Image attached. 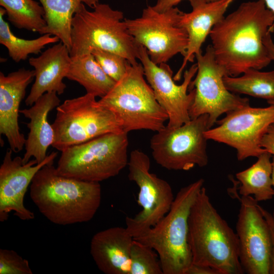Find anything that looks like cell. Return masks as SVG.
Returning <instances> with one entry per match:
<instances>
[{
  "label": "cell",
  "instance_id": "6da1fadb",
  "mask_svg": "<svg viewBox=\"0 0 274 274\" xmlns=\"http://www.w3.org/2000/svg\"><path fill=\"white\" fill-rule=\"evenodd\" d=\"M274 14L264 0L242 3L212 28L211 46L226 75L237 77L249 68L260 70L272 61L263 43L272 32Z\"/></svg>",
  "mask_w": 274,
  "mask_h": 274
},
{
  "label": "cell",
  "instance_id": "7a4b0ae2",
  "mask_svg": "<svg viewBox=\"0 0 274 274\" xmlns=\"http://www.w3.org/2000/svg\"><path fill=\"white\" fill-rule=\"evenodd\" d=\"M54 161L34 176L30 197L40 212L52 223L67 225L91 220L101 203L99 182L83 181L59 174Z\"/></svg>",
  "mask_w": 274,
  "mask_h": 274
},
{
  "label": "cell",
  "instance_id": "3957f363",
  "mask_svg": "<svg viewBox=\"0 0 274 274\" xmlns=\"http://www.w3.org/2000/svg\"><path fill=\"white\" fill-rule=\"evenodd\" d=\"M188 243L192 263L210 266L220 274L244 273L236 233L214 207L203 186L191 208Z\"/></svg>",
  "mask_w": 274,
  "mask_h": 274
},
{
  "label": "cell",
  "instance_id": "277c9868",
  "mask_svg": "<svg viewBox=\"0 0 274 274\" xmlns=\"http://www.w3.org/2000/svg\"><path fill=\"white\" fill-rule=\"evenodd\" d=\"M200 178L178 191L168 213L154 226L134 238L157 253L163 274H185L192 262L188 243V220L203 186Z\"/></svg>",
  "mask_w": 274,
  "mask_h": 274
},
{
  "label": "cell",
  "instance_id": "5b68a950",
  "mask_svg": "<svg viewBox=\"0 0 274 274\" xmlns=\"http://www.w3.org/2000/svg\"><path fill=\"white\" fill-rule=\"evenodd\" d=\"M92 9L83 4L73 18L71 57L99 49L120 55L132 65L138 63L141 45L128 32L123 12L99 3Z\"/></svg>",
  "mask_w": 274,
  "mask_h": 274
},
{
  "label": "cell",
  "instance_id": "8992f818",
  "mask_svg": "<svg viewBox=\"0 0 274 274\" xmlns=\"http://www.w3.org/2000/svg\"><path fill=\"white\" fill-rule=\"evenodd\" d=\"M144 77L141 63H130L123 77L98 100L115 115L127 133L142 129L157 132L165 126L168 119Z\"/></svg>",
  "mask_w": 274,
  "mask_h": 274
},
{
  "label": "cell",
  "instance_id": "52a82bcc",
  "mask_svg": "<svg viewBox=\"0 0 274 274\" xmlns=\"http://www.w3.org/2000/svg\"><path fill=\"white\" fill-rule=\"evenodd\" d=\"M127 134L108 133L65 149L56 167L58 173L99 183L118 175L128 162Z\"/></svg>",
  "mask_w": 274,
  "mask_h": 274
},
{
  "label": "cell",
  "instance_id": "ba28073f",
  "mask_svg": "<svg viewBox=\"0 0 274 274\" xmlns=\"http://www.w3.org/2000/svg\"><path fill=\"white\" fill-rule=\"evenodd\" d=\"M93 95L66 99L57 108L52 124V146L61 152L100 135L123 131L115 115L101 105Z\"/></svg>",
  "mask_w": 274,
  "mask_h": 274
},
{
  "label": "cell",
  "instance_id": "9c48e42d",
  "mask_svg": "<svg viewBox=\"0 0 274 274\" xmlns=\"http://www.w3.org/2000/svg\"><path fill=\"white\" fill-rule=\"evenodd\" d=\"M209 115L203 114L176 127L165 126L150 140L152 155L155 162L168 170H189L208 163L204 132Z\"/></svg>",
  "mask_w": 274,
  "mask_h": 274
},
{
  "label": "cell",
  "instance_id": "30bf717a",
  "mask_svg": "<svg viewBox=\"0 0 274 274\" xmlns=\"http://www.w3.org/2000/svg\"><path fill=\"white\" fill-rule=\"evenodd\" d=\"M184 12L175 7L162 13L148 6L142 15L124 18L128 32L144 46L151 61L156 64L166 63L180 53L185 56L188 36L181 24Z\"/></svg>",
  "mask_w": 274,
  "mask_h": 274
},
{
  "label": "cell",
  "instance_id": "8fae6325",
  "mask_svg": "<svg viewBox=\"0 0 274 274\" xmlns=\"http://www.w3.org/2000/svg\"><path fill=\"white\" fill-rule=\"evenodd\" d=\"M128 179L138 186V203L142 210L126 217V228L136 238L158 223L169 211L175 197L170 184L150 171V159L143 151L131 152L127 164Z\"/></svg>",
  "mask_w": 274,
  "mask_h": 274
},
{
  "label": "cell",
  "instance_id": "7c38bea8",
  "mask_svg": "<svg viewBox=\"0 0 274 274\" xmlns=\"http://www.w3.org/2000/svg\"><path fill=\"white\" fill-rule=\"evenodd\" d=\"M195 58L197 71L189 86V91L194 88L195 94L189 115L193 119L208 114L210 129L223 114L249 106V99L227 89L223 81L226 72L216 61L211 45L203 54L201 51Z\"/></svg>",
  "mask_w": 274,
  "mask_h": 274
},
{
  "label": "cell",
  "instance_id": "4fadbf2b",
  "mask_svg": "<svg viewBox=\"0 0 274 274\" xmlns=\"http://www.w3.org/2000/svg\"><path fill=\"white\" fill-rule=\"evenodd\" d=\"M216 123L217 127L205 131L208 140L234 148L239 161L258 157L265 152L261 147V141L269 126L274 123V106L253 108L249 105L228 112Z\"/></svg>",
  "mask_w": 274,
  "mask_h": 274
},
{
  "label": "cell",
  "instance_id": "5bb4252c",
  "mask_svg": "<svg viewBox=\"0 0 274 274\" xmlns=\"http://www.w3.org/2000/svg\"><path fill=\"white\" fill-rule=\"evenodd\" d=\"M139 59L157 101L167 114L166 126L176 127L189 121V110L195 94L194 88L189 91V86L197 73V63L185 71L183 83L177 85L173 78V72L170 66L166 63L156 64L152 62L146 49L141 45Z\"/></svg>",
  "mask_w": 274,
  "mask_h": 274
},
{
  "label": "cell",
  "instance_id": "9a60e30c",
  "mask_svg": "<svg viewBox=\"0 0 274 274\" xmlns=\"http://www.w3.org/2000/svg\"><path fill=\"white\" fill-rule=\"evenodd\" d=\"M258 202L242 196L236 225L239 259L244 273L269 274L270 235Z\"/></svg>",
  "mask_w": 274,
  "mask_h": 274
},
{
  "label": "cell",
  "instance_id": "2e32d148",
  "mask_svg": "<svg viewBox=\"0 0 274 274\" xmlns=\"http://www.w3.org/2000/svg\"><path fill=\"white\" fill-rule=\"evenodd\" d=\"M12 152L8 149L0 167V221L2 222L8 220L11 212L21 220L34 219V213L24 204L25 193L36 173L57 156L56 152H52L40 163L35 159L24 163L20 156L12 158Z\"/></svg>",
  "mask_w": 274,
  "mask_h": 274
},
{
  "label": "cell",
  "instance_id": "e0dca14e",
  "mask_svg": "<svg viewBox=\"0 0 274 274\" xmlns=\"http://www.w3.org/2000/svg\"><path fill=\"white\" fill-rule=\"evenodd\" d=\"M35 71L21 68L5 75L0 72V133L7 139L13 152L21 151L26 139L20 131L19 107Z\"/></svg>",
  "mask_w": 274,
  "mask_h": 274
},
{
  "label": "cell",
  "instance_id": "ac0fdd59",
  "mask_svg": "<svg viewBox=\"0 0 274 274\" xmlns=\"http://www.w3.org/2000/svg\"><path fill=\"white\" fill-rule=\"evenodd\" d=\"M192 11L184 13L181 24L186 30L188 45L182 64L175 75V81H179L187 62H193L195 56L201 52V47L213 27L224 17L230 5L234 0H188Z\"/></svg>",
  "mask_w": 274,
  "mask_h": 274
},
{
  "label": "cell",
  "instance_id": "d6986e66",
  "mask_svg": "<svg viewBox=\"0 0 274 274\" xmlns=\"http://www.w3.org/2000/svg\"><path fill=\"white\" fill-rule=\"evenodd\" d=\"M71 56L67 46L61 42L48 48L38 57L29 58V64L34 68L35 82L25 100L31 106L44 93H64L66 85L63 82L68 72Z\"/></svg>",
  "mask_w": 274,
  "mask_h": 274
},
{
  "label": "cell",
  "instance_id": "ffe728a7",
  "mask_svg": "<svg viewBox=\"0 0 274 274\" xmlns=\"http://www.w3.org/2000/svg\"><path fill=\"white\" fill-rule=\"evenodd\" d=\"M134 241L126 227H112L92 237L90 252L98 268L106 274H129Z\"/></svg>",
  "mask_w": 274,
  "mask_h": 274
},
{
  "label": "cell",
  "instance_id": "44dd1931",
  "mask_svg": "<svg viewBox=\"0 0 274 274\" xmlns=\"http://www.w3.org/2000/svg\"><path fill=\"white\" fill-rule=\"evenodd\" d=\"M56 92L44 93L28 109L19 112L29 119L26 124L29 131L25 143V152L22 157L25 163L33 157L38 163L47 157V151L54 141V133L52 124L48 120L49 112L57 108L60 100Z\"/></svg>",
  "mask_w": 274,
  "mask_h": 274
},
{
  "label": "cell",
  "instance_id": "7402d4cb",
  "mask_svg": "<svg viewBox=\"0 0 274 274\" xmlns=\"http://www.w3.org/2000/svg\"><path fill=\"white\" fill-rule=\"evenodd\" d=\"M45 10L46 26L43 34L57 37L69 51L73 18L83 4L94 9L99 0H39Z\"/></svg>",
  "mask_w": 274,
  "mask_h": 274
},
{
  "label": "cell",
  "instance_id": "603a6c76",
  "mask_svg": "<svg viewBox=\"0 0 274 274\" xmlns=\"http://www.w3.org/2000/svg\"><path fill=\"white\" fill-rule=\"evenodd\" d=\"M71 58L66 78L84 87L86 93L101 98L115 85L116 82L106 74L92 54Z\"/></svg>",
  "mask_w": 274,
  "mask_h": 274
},
{
  "label": "cell",
  "instance_id": "cb8c5ba5",
  "mask_svg": "<svg viewBox=\"0 0 274 274\" xmlns=\"http://www.w3.org/2000/svg\"><path fill=\"white\" fill-rule=\"evenodd\" d=\"M272 156L269 153L264 152L257 157V161L252 165L236 174L241 184L239 193L242 196H252L257 202L273 198Z\"/></svg>",
  "mask_w": 274,
  "mask_h": 274
},
{
  "label": "cell",
  "instance_id": "d4e9b609",
  "mask_svg": "<svg viewBox=\"0 0 274 274\" xmlns=\"http://www.w3.org/2000/svg\"><path fill=\"white\" fill-rule=\"evenodd\" d=\"M6 11L0 8V43L8 50L9 56L16 62L27 59L30 54L38 55L49 44L57 43L59 39L49 33L42 35L35 39L27 40L17 37L4 19Z\"/></svg>",
  "mask_w": 274,
  "mask_h": 274
},
{
  "label": "cell",
  "instance_id": "484cf974",
  "mask_svg": "<svg viewBox=\"0 0 274 274\" xmlns=\"http://www.w3.org/2000/svg\"><path fill=\"white\" fill-rule=\"evenodd\" d=\"M241 76L225 75L224 83L232 93L244 94L267 100L274 99V71L249 68Z\"/></svg>",
  "mask_w": 274,
  "mask_h": 274
},
{
  "label": "cell",
  "instance_id": "4316f807",
  "mask_svg": "<svg viewBox=\"0 0 274 274\" xmlns=\"http://www.w3.org/2000/svg\"><path fill=\"white\" fill-rule=\"evenodd\" d=\"M40 4L34 0H0V5L13 25L42 35L46 22L45 10Z\"/></svg>",
  "mask_w": 274,
  "mask_h": 274
},
{
  "label": "cell",
  "instance_id": "83f0119b",
  "mask_svg": "<svg viewBox=\"0 0 274 274\" xmlns=\"http://www.w3.org/2000/svg\"><path fill=\"white\" fill-rule=\"evenodd\" d=\"M129 274H163L157 252L134 239L130 252Z\"/></svg>",
  "mask_w": 274,
  "mask_h": 274
},
{
  "label": "cell",
  "instance_id": "f1b7e54d",
  "mask_svg": "<svg viewBox=\"0 0 274 274\" xmlns=\"http://www.w3.org/2000/svg\"><path fill=\"white\" fill-rule=\"evenodd\" d=\"M90 53L106 74L115 82L123 77L130 64L124 57L110 51L94 49Z\"/></svg>",
  "mask_w": 274,
  "mask_h": 274
},
{
  "label": "cell",
  "instance_id": "f546056e",
  "mask_svg": "<svg viewBox=\"0 0 274 274\" xmlns=\"http://www.w3.org/2000/svg\"><path fill=\"white\" fill-rule=\"evenodd\" d=\"M27 260L16 251L0 249V274H32Z\"/></svg>",
  "mask_w": 274,
  "mask_h": 274
},
{
  "label": "cell",
  "instance_id": "4dcf8cb0",
  "mask_svg": "<svg viewBox=\"0 0 274 274\" xmlns=\"http://www.w3.org/2000/svg\"><path fill=\"white\" fill-rule=\"evenodd\" d=\"M269 227L270 235V255L269 274H274V218L272 214L259 206Z\"/></svg>",
  "mask_w": 274,
  "mask_h": 274
},
{
  "label": "cell",
  "instance_id": "1f68e13d",
  "mask_svg": "<svg viewBox=\"0 0 274 274\" xmlns=\"http://www.w3.org/2000/svg\"><path fill=\"white\" fill-rule=\"evenodd\" d=\"M261 147L274 156V123L271 124L261 141Z\"/></svg>",
  "mask_w": 274,
  "mask_h": 274
},
{
  "label": "cell",
  "instance_id": "d6a6232c",
  "mask_svg": "<svg viewBox=\"0 0 274 274\" xmlns=\"http://www.w3.org/2000/svg\"><path fill=\"white\" fill-rule=\"evenodd\" d=\"M185 274H220L216 269L208 265L192 263Z\"/></svg>",
  "mask_w": 274,
  "mask_h": 274
},
{
  "label": "cell",
  "instance_id": "836d02e7",
  "mask_svg": "<svg viewBox=\"0 0 274 274\" xmlns=\"http://www.w3.org/2000/svg\"><path fill=\"white\" fill-rule=\"evenodd\" d=\"M183 0H157L156 3L153 7V9L158 12H164L169 9L175 7ZM208 1H215L217 0H208Z\"/></svg>",
  "mask_w": 274,
  "mask_h": 274
},
{
  "label": "cell",
  "instance_id": "e575fe53",
  "mask_svg": "<svg viewBox=\"0 0 274 274\" xmlns=\"http://www.w3.org/2000/svg\"><path fill=\"white\" fill-rule=\"evenodd\" d=\"M263 43L268 51L271 60H274V43L272 41L271 32L270 31H269L264 37Z\"/></svg>",
  "mask_w": 274,
  "mask_h": 274
},
{
  "label": "cell",
  "instance_id": "d590c367",
  "mask_svg": "<svg viewBox=\"0 0 274 274\" xmlns=\"http://www.w3.org/2000/svg\"><path fill=\"white\" fill-rule=\"evenodd\" d=\"M264 2L267 8L274 14V0H264ZM272 30L274 31V23L272 26Z\"/></svg>",
  "mask_w": 274,
  "mask_h": 274
},
{
  "label": "cell",
  "instance_id": "8d00e7d4",
  "mask_svg": "<svg viewBox=\"0 0 274 274\" xmlns=\"http://www.w3.org/2000/svg\"><path fill=\"white\" fill-rule=\"evenodd\" d=\"M271 164H272L271 180H272V187L274 190V156L273 155L271 158Z\"/></svg>",
  "mask_w": 274,
  "mask_h": 274
},
{
  "label": "cell",
  "instance_id": "74e56055",
  "mask_svg": "<svg viewBox=\"0 0 274 274\" xmlns=\"http://www.w3.org/2000/svg\"><path fill=\"white\" fill-rule=\"evenodd\" d=\"M267 103L269 105L274 106V99L273 100H267Z\"/></svg>",
  "mask_w": 274,
  "mask_h": 274
},
{
  "label": "cell",
  "instance_id": "f35d334b",
  "mask_svg": "<svg viewBox=\"0 0 274 274\" xmlns=\"http://www.w3.org/2000/svg\"><path fill=\"white\" fill-rule=\"evenodd\" d=\"M272 214V216H273V217L274 218V211H273V213Z\"/></svg>",
  "mask_w": 274,
  "mask_h": 274
}]
</instances>
